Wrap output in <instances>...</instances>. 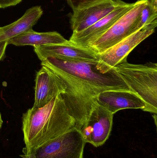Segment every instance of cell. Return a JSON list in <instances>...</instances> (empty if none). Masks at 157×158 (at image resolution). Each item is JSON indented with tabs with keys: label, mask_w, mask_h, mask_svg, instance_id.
Segmentation results:
<instances>
[{
	"label": "cell",
	"mask_w": 157,
	"mask_h": 158,
	"mask_svg": "<svg viewBox=\"0 0 157 158\" xmlns=\"http://www.w3.org/2000/svg\"><path fill=\"white\" fill-rule=\"evenodd\" d=\"M77 129L74 119L70 115L62 95L45 106L29 109L22 117V131L25 147L28 152L41 146L66 132Z\"/></svg>",
	"instance_id": "cell-1"
},
{
	"label": "cell",
	"mask_w": 157,
	"mask_h": 158,
	"mask_svg": "<svg viewBox=\"0 0 157 158\" xmlns=\"http://www.w3.org/2000/svg\"><path fill=\"white\" fill-rule=\"evenodd\" d=\"M98 60H75L49 57L41 65L53 68L85 82L100 92L108 90H130L114 68L100 71Z\"/></svg>",
	"instance_id": "cell-2"
},
{
	"label": "cell",
	"mask_w": 157,
	"mask_h": 158,
	"mask_svg": "<svg viewBox=\"0 0 157 158\" xmlns=\"http://www.w3.org/2000/svg\"><path fill=\"white\" fill-rule=\"evenodd\" d=\"M114 68L130 90L144 101L146 105L145 111L157 114V63L133 64L126 61Z\"/></svg>",
	"instance_id": "cell-3"
},
{
	"label": "cell",
	"mask_w": 157,
	"mask_h": 158,
	"mask_svg": "<svg viewBox=\"0 0 157 158\" xmlns=\"http://www.w3.org/2000/svg\"><path fill=\"white\" fill-rule=\"evenodd\" d=\"M47 67L66 84V92L61 94L62 96L69 114L74 119L77 128L80 131L97 104L96 97L101 92L80 79L53 68Z\"/></svg>",
	"instance_id": "cell-4"
},
{
	"label": "cell",
	"mask_w": 157,
	"mask_h": 158,
	"mask_svg": "<svg viewBox=\"0 0 157 158\" xmlns=\"http://www.w3.org/2000/svg\"><path fill=\"white\" fill-rule=\"evenodd\" d=\"M86 143L77 129H72L37 148L23 152L22 158H84Z\"/></svg>",
	"instance_id": "cell-5"
},
{
	"label": "cell",
	"mask_w": 157,
	"mask_h": 158,
	"mask_svg": "<svg viewBox=\"0 0 157 158\" xmlns=\"http://www.w3.org/2000/svg\"><path fill=\"white\" fill-rule=\"evenodd\" d=\"M147 0H140L118 19L105 33L89 44L88 48L100 54L136 31L135 27L143 7Z\"/></svg>",
	"instance_id": "cell-6"
},
{
	"label": "cell",
	"mask_w": 157,
	"mask_h": 158,
	"mask_svg": "<svg viewBox=\"0 0 157 158\" xmlns=\"http://www.w3.org/2000/svg\"><path fill=\"white\" fill-rule=\"evenodd\" d=\"M157 26V21L145 25L109 49L98 54V66L100 71L107 72L120 63L127 61L129 54L144 40L152 35Z\"/></svg>",
	"instance_id": "cell-7"
},
{
	"label": "cell",
	"mask_w": 157,
	"mask_h": 158,
	"mask_svg": "<svg viewBox=\"0 0 157 158\" xmlns=\"http://www.w3.org/2000/svg\"><path fill=\"white\" fill-rule=\"evenodd\" d=\"M113 114L97 104L80 131L86 143L96 147L101 146L109 137Z\"/></svg>",
	"instance_id": "cell-8"
},
{
	"label": "cell",
	"mask_w": 157,
	"mask_h": 158,
	"mask_svg": "<svg viewBox=\"0 0 157 158\" xmlns=\"http://www.w3.org/2000/svg\"><path fill=\"white\" fill-rule=\"evenodd\" d=\"M66 85L60 77L45 65L36 75L35 99L32 107L38 108L49 103L54 98L66 92Z\"/></svg>",
	"instance_id": "cell-9"
},
{
	"label": "cell",
	"mask_w": 157,
	"mask_h": 158,
	"mask_svg": "<svg viewBox=\"0 0 157 158\" xmlns=\"http://www.w3.org/2000/svg\"><path fill=\"white\" fill-rule=\"evenodd\" d=\"M135 3L124 2L116 9L91 27L77 32H73L70 41L77 46L88 48L89 44L106 32L118 19L131 10Z\"/></svg>",
	"instance_id": "cell-10"
},
{
	"label": "cell",
	"mask_w": 157,
	"mask_h": 158,
	"mask_svg": "<svg viewBox=\"0 0 157 158\" xmlns=\"http://www.w3.org/2000/svg\"><path fill=\"white\" fill-rule=\"evenodd\" d=\"M123 2L121 0H106L73 11L70 19L73 32H79L91 27Z\"/></svg>",
	"instance_id": "cell-11"
},
{
	"label": "cell",
	"mask_w": 157,
	"mask_h": 158,
	"mask_svg": "<svg viewBox=\"0 0 157 158\" xmlns=\"http://www.w3.org/2000/svg\"><path fill=\"white\" fill-rule=\"evenodd\" d=\"M34 50L41 61L49 57L75 60H98V54L90 48L77 46L69 40L61 44L34 46Z\"/></svg>",
	"instance_id": "cell-12"
},
{
	"label": "cell",
	"mask_w": 157,
	"mask_h": 158,
	"mask_svg": "<svg viewBox=\"0 0 157 158\" xmlns=\"http://www.w3.org/2000/svg\"><path fill=\"white\" fill-rule=\"evenodd\" d=\"M99 105L114 115L121 110L141 109L145 111L146 105L136 94L131 90H108L100 93L96 97Z\"/></svg>",
	"instance_id": "cell-13"
},
{
	"label": "cell",
	"mask_w": 157,
	"mask_h": 158,
	"mask_svg": "<svg viewBox=\"0 0 157 158\" xmlns=\"http://www.w3.org/2000/svg\"><path fill=\"white\" fill-rule=\"evenodd\" d=\"M43 14L40 6H33L26 10L24 15L16 21L0 27V42L7 40L32 30Z\"/></svg>",
	"instance_id": "cell-14"
},
{
	"label": "cell",
	"mask_w": 157,
	"mask_h": 158,
	"mask_svg": "<svg viewBox=\"0 0 157 158\" xmlns=\"http://www.w3.org/2000/svg\"><path fill=\"white\" fill-rule=\"evenodd\" d=\"M68 41L56 31L38 32L33 30L8 40V44L15 46H39L48 44H61Z\"/></svg>",
	"instance_id": "cell-15"
},
{
	"label": "cell",
	"mask_w": 157,
	"mask_h": 158,
	"mask_svg": "<svg viewBox=\"0 0 157 158\" xmlns=\"http://www.w3.org/2000/svg\"><path fill=\"white\" fill-rule=\"evenodd\" d=\"M157 0H147L143 7L135 27L137 31L145 25L157 21Z\"/></svg>",
	"instance_id": "cell-16"
},
{
	"label": "cell",
	"mask_w": 157,
	"mask_h": 158,
	"mask_svg": "<svg viewBox=\"0 0 157 158\" xmlns=\"http://www.w3.org/2000/svg\"><path fill=\"white\" fill-rule=\"evenodd\" d=\"M103 1H106V0H67V2L68 5L73 9V11H74ZM113 1H120V0H113Z\"/></svg>",
	"instance_id": "cell-17"
},
{
	"label": "cell",
	"mask_w": 157,
	"mask_h": 158,
	"mask_svg": "<svg viewBox=\"0 0 157 158\" xmlns=\"http://www.w3.org/2000/svg\"><path fill=\"white\" fill-rule=\"evenodd\" d=\"M22 0H0V8L14 6L20 3Z\"/></svg>",
	"instance_id": "cell-18"
},
{
	"label": "cell",
	"mask_w": 157,
	"mask_h": 158,
	"mask_svg": "<svg viewBox=\"0 0 157 158\" xmlns=\"http://www.w3.org/2000/svg\"><path fill=\"white\" fill-rule=\"evenodd\" d=\"M8 44L7 40L0 42V61L3 58L5 54L6 50Z\"/></svg>",
	"instance_id": "cell-19"
},
{
	"label": "cell",
	"mask_w": 157,
	"mask_h": 158,
	"mask_svg": "<svg viewBox=\"0 0 157 158\" xmlns=\"http://www.w3.org/2000/svg\"><path fill=\"white\" fill-rule=\"evenodd\" d=\"M3 122L2 119V114L0 113V131H1V128H2Z\"/></svg>",
	"instance_id": "cell-20"
}]
</instances>
